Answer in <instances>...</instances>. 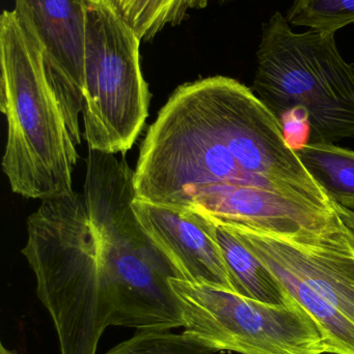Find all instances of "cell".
Instances as JSON below:
<instances>
[{
    "mask_svg": "<svg viewBox=\"0 0 354 354\" xmlns=\"http://www.w3.org/2000/svg\"><path fill=\"white\" fill-rule=\"evenodd\" d=\"M136 198L274 231L321 226L332 199L253 89L230 77L181 85L148 130Z\"/></svg>",
    "mask_w": 354,
    "mask_h": 354,
    "instance_id": "1",
    "label": "cell"
},
{
    "mask_svg": "<svg viewBox=\"0 0 354 354\" xmlns=\"http://www.w3.org/2000/svg\"><path fill=\"white\" fill-rule=\"evenodd\" d=\"M134 171L126 160L91 151L82 191L44 200L27 218L22 255L49 312L60 354H96L108 326L183 328L172 259L133 209Z\"/></svg>",
    "mask_w": 354,
    "mask_h": 354,
    "instance_id": "2",
    "label": "cell"
},
{
    "mask_svg": "<svg viewBox=\"0 0 354 354\" xmlns=\"http://www.w3.org/2000/svg\"><path fill=\"white\" fill-rule=\"evenodd\" d=\"M0 108L8 137L2 170L12 191L44 200L72 193L78 153L43 53L14 10L0 17Z\"/></svg>",
    "mask_w": 354,
    "mask_h": 354,
    "instance_id": "3",
    "label": "cell"
},
{
    "mask_svg": "<svg viewBox=\"0 0 354 354\" xmlns=\"http://www.w3.org/2000/svg\"><path fill=\"white\" fill-rule=\"evenodd\" d=\"M335 35L294 32L281 12L262 24L253 91L278 118L303 110L310 142L354 139V64L341 55Z\"/></svg>",
    "mask_w": 354,
    "mask_h": 354,
    "instance_id": "4",
    "label": "cell"
},
{
    "mask_svg": "<svg viewBox=\"0 0 354 354\" xmlns=\"http://www.w3.org/2000/svg\"><path fill=\"white\" fill-rule=\"evenodd\" d=\"M220 224L315 318L330 354H354V231L336 210L321 226L286 232Z\"/></svg>",
    "mask_w": 354,
    "mask_h": 354,
    "instance_id": "5",
    "label": "cell"
},
{
    "mask_svg": "<svg viewBox=\"0 0 354 354\" xmlns=\"http://www.w3.org/2000/svg\"><path fill=\"white\" fill-rule=\"evenodd\" d=\"M141 39L114 12L91 2L85 50V139L91 151L125 153L149 115Z\"/></svg>",
    "mask_w": 354,
    "mask_h": 354,
    "instance_id": "6",
    "label": "cell"
},
{
    "mask_svg": "<svg viewBox=\"0 0 354 354\" xmlns=\"http://www.w3.org/2000/svg\"><path fill=\"white\" fill-rule=\"evenodd\" d=\"M170 283L180 303L183 334L214 353H330L315 318L292 297L272 305L224 287L175 278Z\"/></svg>",
    "mask_w": 354,
    "mask_h": 354,
    "instance_id": "7",
    "label": "cell"
},
{
    "mask_svg": "<svg viewBox=\"0 0 354 354\" xmlns=\"http://www.w3.org/2000/svg\"><path fill=\"white\" fill-rule=\"evenodd\" d=\"M89 0H15V14L43 53L50 84L75 145L81 143L85 50Z\"/></svg>",
    "mask_w": 354,
    "mask_h": 354,
    "instance_id": "8",
    "label": "cell"
},
{
    "mask_svg": "<svg viewBox=\"0 0 354 354\" xmlns=\"http://www.w3.org/2000/svg\"><path fill=\"white\" fill-rule=\"evenodd\" d=\"M133 209L145 232L178 266L183 280L237 292L208 216L139 198L133 201Z\"/></svg>",
    "mask_w": 354,
    "mask_h": 354,
    "instance_id": "9",
    "label": "cell"
},
{
    "mask_svg": "<svg viewBox=\"0 0 354 354\" xmlns=\"http://www.w3.org/2000/svg\"><path fill=\"white\" fill-rule=\"evenodd\" d=\"M211 220L237 292L272 305H282L291 295L249 249L224 225Z\"/></svg>",
    "mask_w": 354,
    "mask_h": 354,
    "instance_id": "10",
    "label": "cell"
},
{
    "mask_svg": "<svg viewBox=\"0 0 354 354\" xmlns=\"http://www.w3.org/2000/svg\"><path fill=\"white\" fill-rule=\"evenodd\" d=\"M114 12L141 41H152L166 27L180 25L191 10L207 8L209 0H89Z\"/></svg>",
    "mask_w": 354,
    "mask_h": 354,
    "instance_id": "11",
    "label": "cell"
},
{
    "mask_svg": "<svg viewBox=\"0 0 354 354\" xmlns=\"http://www.w3.org/2000/svg\"><path fill=\"white\" fill-rule=\"evenodd\" d=\"M297 153L330 199L354 212V151L334 143L309 142Z\"/></svg>",
    "mask_w": 354,
    "mask_h": 354,
    "instance_id": "12",
    "label": "cell"
},
{
    "mask_svg": "<svg viewBox=\"0 0 354 354\" xmlns=\"http://www.w3.org/2000/svg\"><path fill=\"white\" fill-rule=\"evenodd\" d=\"M287 21L295 27L336 33L354 23V0H294Z\"/></svg>",
    "mask_w": 354,
    "mask_h": 354,
    "instance_id": "13",
    "label": "cell"
},
{
    "mask_svg": "<svg viewBox=\"0 0 354 354\" xmlns=\"http://www.w3.org/2000/svg\"><path fill=\"white\" fill-rule=\"evenodd\" d=\"M195 339L172 330L136 332L104 354H214Z\"/></svg>",
    "mask_w": 354,
    "mask_h": 354,
    "instance_id": "14",
    "label": "cell"
},
{
    "mask_svg": "<svg viewBox=\"0 0 354 354\" xmlns=\"http://www.w3.org/2000/svg\"><path fill=\"white\" fill-rule=\"evenodd\" d=\"M333 206L334 209L336 210L337 214L340 216V218L351 227L354 231V212L353 210L348 209V208L344 207V206L340 205L337 203L336 201L332 200Z\"/></svg>",
    "mask_w": 354,
    "mask_h": 354,
    "instance_id": "15",
    "label": "cell"
},
{
    "mask_svg": "<svg viewBox=\"0 0 354 354\" xmlns=\"http://www.w3.org/2000/svg\"><path fill=\"white\" fill-rule=\"evenodd\" d=\"M0 354H17L15 351H10L6 348L3 344L0 345Z\"/></svg>",
    "mask_w": 354,
    "mask_h": 354,
    "instance_id": "16",
    "label": "cell"
},
{
    "mask_svg": "<svg viewBox=\"0 0 354 354\" xmlns=\"http://www.w3.org/2000/svg\"><path fill=\"white\" fill-rule=\"evenodd\" d=\"M235 1H237V0H218V2H220V4H222V6H224V4L232 3V2Z\"/></svg>",
    "mask_w": 354,
    "mask_h": 354,
    "instance_id": "17",
    "label": "cell"
}]
</instances>
